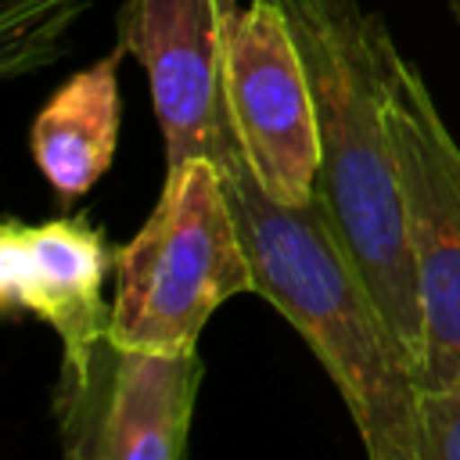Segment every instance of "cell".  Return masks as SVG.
<instances>
[{"label": "cell", "mask_w": 460, "mask_h": 460, "mask_svg": "<svg viewBox=\"0 0 460 460\" xmlns=\"http://www.w3.org/2000/svg\"><path fill=\"white\" fill-rule=\"evenodd\" d=\"M244 291L255 277L223 169L208 158L165 165L158 205L115 248L108 334L133 349L194 352L208 316Z\"/></svg>", "instance_id": "3957f363"}, {"label": "cell", "mask_w": 460, "mask_h": 460, "mask_svg": "<svg viewBox=\"0 0 460 460\" xmlns=\"http://www.w3.org/2000/svg\"><path fill=\"white\" fill-rule=\"evenodd\" d=\"M126 43L119 40L90 68L65 79L54 97L32 119V158L43 180L58 198H83L111 165L122 126V93H119V65Z\"/></svg>", "instance_id": "9c48e42d"}, {"label": "cell", "mask_w": 460, "mask_h": 460, "mask_svg": "<svg viewBox=\"0 0 460 460\" xmlns=\"http://www.w3.org/2000/svg\"><path fill=\"white\" fill-rule=\"evenodd\" d=\"M453 4V11H456V18H460V0H449Z\"/></svg>", "instance_id": "8fae6325"}, {"label": "cell", "mask_w": 460, "mask_h": 460, "mask_svg": "<svg viewBox=\"0 0 460 460\" xmlns=\"http://www.w3.org/2000/svg\"><path fill=\"white\" fill-rule=\"evenodd\" d=\"M381 72L424 316L420 385H438L460 374V144L392 32L381 40Z\"/></svg>", "instance_id": "277c9868"}, {"label": "cell", "mask_w": 460, "mask_h": 460, "mask_svg": "<svg viewBox=\"0 0 460 460\" xmlns=\"http://www.w3.org/2000/svg\"><path fill=\"white\" fill-rule=\"evenodd\" d=\"M262 295L309 345L374 460H420V381L323 201H273L241 147L219 165Z\"/></svg>", "instance_id": "6da1fadb"}, {"label": "cell", "mask_w": 460, "mask_h": 460, "mask_svg": "<svg viewBox=\"0 0 460 460\" xmlns=\"http://www.w3.org/2000/svg\"><path fill=\"white\" fill-rule=\"evenodd\" d=\"M277 4L298 40L316 104V198L385 309L413 377L424 381V316L399 162L385 122L381 40L388 29L359 0Z\"/></svg>", "instance_id": "7a4b0ae2"}, {"label": "cell", "mask_w": 460, "mask_h": 460, "mask_svg": "<svg viewBox=\"0 0 460 460\" xmlns=\"http://www.w3.org/2000/svg\"><path fill=\"white\" fill-rule=\"evenodd\" d=\"M108 270L115 252L83 216L0 226V305L43 320L61 338V356L108 334L111 305L101 295Z\"/></svg>", "instance_id": "ba28073f"}, {"label": "cell", "mask_w": 460, "mask_h": 460, "mask_svg": "<svg viewBox=\"0 0 460 460\" xmlns=\"http://www.w3.org/2000/svg\"><path fill=\"white\" fill-rule=\"evenodd\" d=\"M420 460H460V374L420 385Z\"/></svg>", "instance_id": "30bf717a"}, {"label": "cell", "mask_w": 460, "mask_h": 460, "mask_svg": "<svg viewBox=\"0 0 460 460\" xmlns=\"http://www.w3.org/2000/svg\"><path fill=\"white\" fill-rule=\"evenodd\" d=\"M226 108L259 187L280 205H305L320 180V126L298 40L277 0H252L230 36Z\"/></svg>", "instance_id": "8992f818"}, {"label": "cell", "mask_w": 460, "mask_h": 460, "mask_svg": "<svg viewBox=\"0 0 460 460\" xmlns=\"http://www.w3.org/2000/svg\"><path fill=\"white\" fill-rule=\"evenodd\" d=\"M234 0H129L119 11V40L144 65L165 140V165L237 147L226 108V54L237 22Z\"/></svg>", "instance_id": "52a82bcc"}, {"label": "cell", "mask_w": 460, "mask_h": 460, "mask_svg": "<svg viewBox=\"0 0 460 460\" xmlns=\"http://www.w3.org/2000/svg\"><path fill=\"white\" fill-rule=\"evenodd\" d=\"M205 363L194 352L119 345L101 334L61 356L54 420L68 460H176L198 402Z\"/></svg>", "instance_id": "5b68a950"}]
</instances>
